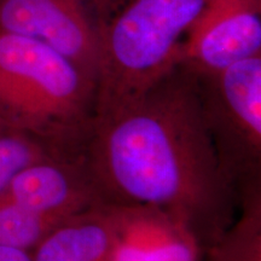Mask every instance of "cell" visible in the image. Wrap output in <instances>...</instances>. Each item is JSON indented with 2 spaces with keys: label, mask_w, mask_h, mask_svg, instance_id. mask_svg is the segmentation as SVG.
I'll list each match as a JSON object with an SVG mask.
<instances>
[{
  "label": "cell",
  "mask_w": 261,
  "mask_h": 261,
  "mask_svg": "<svg viewBox=\"0 0 261 261\" xmlns=\"http://www.w3.org/2000/svg\"><path fill=\"white\" fill-rule=\"evenodd\" d=\"M77 156L55 148L0 115V196L27 166L54 156Z\"/></svg>",
  "instance_id": "obj_10"
},
{
  "label": "cell",
  "mask_w": 261,
  "mask_h": 261,
  "mask_svg": "<svg viewBox=\"0 0 261 261\" xmlns=\"http://www.w3.org/2000/svg\"><path fill=\"white\" fill-rule=\"evenodd\" d=\"M203 250L190 240H179L154 248L120 244L114 261H202Z\"/></svg>",
  "instance_id": "obj_12"
},
{
  "label": "cell",
  "mask_w": 261,
  "mask_h": 261,
  "mask_svg": "<svg viewBox=\"0 0 261 261\" xmlns=\"http://www.w3.org/2000/svg\"><path fill=\"white\" fill-rule=\"evenodd\" d=\"M121 233V208L102 205L55 228L33 250V261H114Z\"/></svg>",
  "instance_id": "obj_8"
},
{
  "label": "cell",
  "mask_w": 261,
  "mask_h": 261,
  "mask_svg": "<svg viewBox=\"0 0 261 261\" xmlns=\"http://www.w3.org/2000/svg\"><path fill=\"white\" fill-rule=\"evenodd\" d=\"M65 221L0 200V246L32 253L55 228Z\"/></svg>",
  "instance_id": "obj_11"
},
{
  "label": "cell",
  "mask_w": 261,
  "mask_h": 261,
  "mask_svg": "<svg viewBox=\"0 0 261 261\" xmlns=\"http://www.w3.org/2000/svg\"><path fill=\"white\" fill-rule=\"evenodd\" d=\"M195 74L218 162L240 201L261 188V55Z\"/></svg>",
  "instance_id": "obj_4"
},
{
  "label": "cell",
  "mask_w": 261,
  "mask_h": 261,
  "mask_svg": "<svg viewBox=\"0 0 261 261\" xmlns=\"http://www.w3.org/2000/svg\"><path fill=\"white\" fill-rule=\"evenodd\" d=\"M97 83L44 42L0 31V115L81 155L96 114Z\"/></svg>",
  "instance_id": "obj_2"
},
{
  "label": "cell",
  "mask_w": 261,
  "mask_h": 261,
  "mask_svg": "<svg viewBox=\"0 0 261 261\" xmlns=\"http://www.w3.org/2000/svg\"><path fill=\"white\" fill-rule=\"evenodd\" d=\"M0 200L62 220L107 205L84 155L54 156L32 163L12 178Z\"/></svg>",
  "instance_id": "obj_7"
},
{
  "label": "cell",
  "mask_w": 261,
  "mask_h": 261,
  "mask_svg": "<svg viewBox=\"0 0 261 261\" xmlns=\"http://www.w3.org/2000/svg\"><path fill=\"white\" fill-rule=\"evenodd\" d=\"M238 218L203 252L202 261H261V188L238 201Z\"/></svg>",
  "instance_id": "obj_9"
},
{
  "label": "cell",
  "mask_w": 261,
  "mask_h": 261,
  "mask_svg": "<svg viewBox=\"0 0 261 261\" xmlns=\"http://www.w3.org/2000/svg\"><path fill=\"white\" fill-rule=\"evenodd\" d=\"M83 155L104 203L158 211L203 252L237 215L197 76L181 62L135 99L94 117Z\"/></svg>",
  "instance_id": "obj_1"
},
{
  "label": "cell",
  "mask_w": 261,
  "mask_h": 261,
  "mask_svg": "<svg viewBox=\"0 0 261 261\" xmlns=\"http://www.w3.org/2000/svg\"><path fill=\"white\" fill-rule=\"evenodd\" d=\"M0 261H33L31 252L0 246Z\"/></svg>",
  "instance_id": "obj_13"
},
{
  "label": "cell",
  "mask_w": 261,
  "mask_h": 261,
  "mask_svg": "<svg viewBox=\"0 0 261 261\" xmlns=\"http://www.w3.org/2000/svg\"><path fill=\"white\" fill-rule=\"evenodd\" d=\"M114 0H0V31L44 42L97 83Z\"/></svg>",
  "instance_id": "obj_5"
},
{
  "label": "cell",
  "mask_w": 261,
  "mask_h": 261,
  "mask_svg": "<svg viewBox=\"0 0 261 261\" xmlns=\"http://www.w3.org/2000/svg\"><path fill=\"white\" fill-rule=\"evenodd\" d=\"M208 0H117L100 40L96 116L145 92L180 62L181 47Z\"/></svg>",
  "instance_id": "obj_3"
},
{
  "label": "cell",
  "mask_w": 261,
  "mask_h": 261,
  "mask_svg": "<svg viewBox=\"0 0 261 261\" xmlns=\"http://www.w3.org/2000/svg\"><path fill=\"white\" fill-rule=\"evenodd\" d=\"M261 55V0H208L181 47L180 62L214 73Z\"/></svg>",
  "instance_id": "obj_6"
}]
</instances>
